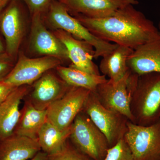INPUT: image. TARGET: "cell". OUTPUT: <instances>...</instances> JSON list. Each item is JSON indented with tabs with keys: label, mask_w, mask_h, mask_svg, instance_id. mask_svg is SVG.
I'll use <instances>...</instances> for the list:
<instances>
[{
	"label": "cell",
	"mask_w": 160,
	"mask_h": 160,
	"mask_svg": "<svg viewBox=\"0 0 160 160\" xmlns=\"http://www.w3.org/2000/svg\"><path fill=\"white\" fill-rule=\"evenodd\" d=\"M72 16L99 38L132 50L160 40V31L153 22L132 5L103 18H91L81 14Z\"/></svg>",
	"instance_id": "obj_1"
},
{
	"label": "cell",
	"mask_w": 160,
	"mask_h": 160,
	"mask_svg": "<svg viewBox=\"0 0 160 160\" xmlns=\"http://www.w3.org/2000/svg\"><path fill=\"white\" fill-rule=\"evenodd\" d=\"M128 86L133 123L148 126L159 121L160 73L138 75L130 72Z\"/></svg>",
	"instance_id": "obj_2"
},
{
	"label": "cell",
	"mask_w": 160,
	"mask_h": 160,
	"mask_svg": "<svg viewBox=\"0 0 160 160\" xmlns=\"http://www.w3.org/2000/svg\"><path fill=\"white\" fill-rule=\"evenodd\" d=\"M43 19L45 24L53 30L62 29L76 38L90 44L95 50V59L103 57L118 46L101 39L92 34L77 19L72 16L66 6L58 0H52Z\"/></svg>",
	"instance_id": "obj_3"
},
{
	"label": "cell",
	"mask_w": 160,
	"mask_h": 160,
	"mask_svg": "<svg viewBox=\"0 0 160 160\" xmlns=\"http://www.w3.org/2000/svg\"><path fill=\"white\" fill-rule=\"evenodd\" d=\"M69 139L78 149L93 160H104L110 148L105 135L82 111L72 124Z\"/></svg>",
	"instance_id": "obj_4"
},
{
	"label": "cell",
	"mask_w": 160,
	"mask_h": 160,
	"mask_svg": "<svg viewBox=\"0 0 160 160\" xmlns=\"http://www.w3.org/2000/svg\"><path fill=\"white\" fill-rule=\"evenodd\" d=\"M28 15L29 10L21 0H11L0 12V33L5 41L6 52L16 61Z\"/></svg>",
	"instance_id": "obj_5"
},
{
	"label": "cell",
	"mask_w": 160,
	"mask_h": 160,
	"mask_svg": "<svg viewBox=\"0 0 160 160\" xmlns=\"http://www.w3.org/2000/svg\"><path fill=\"white\" fill-rule=\"evenodd\" d=\"M82 111L105 135L109 147L114 146L120 140L124 138L128 129L129 120L118 112L104 107L93 92L89 93Z\"/></svg>",
	"instance_id": "obj_6"
},
{
	"label": "cell",
	"mask_w": 160,
	"mask_h": 160,
	"mask_svg": "<svg viewBox=\"0 0 160 160\" xmlns=\"http://www.w3.org/2000/svg\"><path fill=\"white\" fill-rule=\"evenodd\" d=\"M124 139L134 160H160V120L148 126L129 122Z\"/></svg>",
	"instance_id": "obj_7"
},
{
	"label": "cell",
	"mask_w": 160,
	"mask_h": 160,
	"mask_svg": "<svg viewBox=\"0 0 160 160\" xmlns=\"http://www.w3.org/2000/svg\"><path fill=\"white\" fill-rule=\"evenodd\" d=\"M62 62L54 57L29 58L19 52L14 67L3 80L15 87L30 86L46 72L56 68Z\"/></svg>",
	"instance_id": "obj_8"
},
{
	"label": "cell",
	"mask_w": 160,
	"mask_h": 160,
	"mask_svg": "<svg viewBox=\"0 0 160 160\" xmlns=\"http://www.w3.org/2000/svg\"><path fill=\"white\" fill-rule=\"evenodd\" d=\"M90 92L84 88L71 86L66 94L46 109L47 121L60 130L68 129L82 110Z\"/></svg>",
	"instance_id": "obj_9"
},
{
	"label": "cell",
	"mask_w": 160,
	"mask_h": 160,
	"mask_svg": "<svg viewBox=\"0 0 160 160\" xmlns=\"http://www.w3.org/2000/svg\"><path fill=\"white\" fill-rule=\"evenodd\" d=\"M30 18L29 44L31 50L39 55L54 57L62 62H70L66 46L47 29L43 18L33 16Z\"/></svg>",
	"instance_id": "obj_10"
},
{
	"label": "cell",
	"mask_w": 160,
	"mask_h": 160,
	"mask_svg": "<svg viewBox=\"0 0 160 160\" xmlns=\"http://www.w3.org/2000/svg\"><path fill=\"white\" fill-rule=\"evenodd\" d=\"M130 71L122 79L113 82L108 79L100 84L95 92L101 104L106 109L118 112L133 123L130 109V93L128 80Z\"/></svg>",
	"instance_id": "obj_11"
},
{
	"label": "cell",
	"mask_w": 160,
	"mask_h": 160,
	"mask_svg": "<svg viewBox=\"0 0 160 160\" xmlns=\"http://www.w3.org/2000/svg\"><path fill=\"white\" fill-rule=\"evenodd\" d=\"M32 85L28 100L36 109L42 110H46L71 87L51 70L44 73Z\"/></svg>",
	"instance_id": "obj_12"
},
{
	"label": "cell",
	"mask_w": 160,
	"mask_h": 160,
	"mask_svg": "<svg viewBox=\"0 0 160 160\" xmlns=\"http://www.w3.org/2000/svg\"><path fill=\"white\" fill-rule=\"evenodd\" d=\"M72 16L81 14L91 18L110 16L127 5H138V0H58Z\"/></svg>",
	"instance_id": "obj_13"
},
{
	"label": "cell",
	"mask_w": 160,
	"mask_h": 160,
	"mask_svg": "<svg viewBox=\"0 0 160 160\" xmlns=\"http://www.w3.org/2000/svg\"><path fill=\"white\" fill-rule=\"evenodd\" d=\"M52 32L66 46L71 65L91 74H101L98 67L93 62L95 50L90 44L62 29L53 30Z\"/></svg>",
	"instance_id": "obj_14"
},
{
	"label": "cell",
	"mask_w": 160,
	"mask_h": 160,
	"mask_svg": "<svg viewBox=\"0 0 160 160\" xmlns=\"http://www.w3.org/2000/svg\"><path fill=\"white\" fill-rule=\"evenodd\" d=\"M31 88L28 85L17 87L0 105V143L14 133L21 114V100L28 95Z\"/></svg>",
	"instance_id": "obj_15"
},
{
	"label": "cell",
	"mask_w": 160,
	"mask_h": 160,
	"mask_svg": "<svg viewBox=\"0 0 160 160\" xmlns=\"http://www.w3.org/2000/svg\"><path fill=\"white\" fill-rule=\"evenodd\" d=\"M127 66L133 74L160 73V40L146 43L133 50Z\"/></svg>",
	"instance_id": "obj_16"
},
{
	"label": "cell",
	"mask_w": 160,
	"mask_h": 160,
	"mask_svg": "<svg viewBox=\"0 0 160 160\" xmlns=\"http://www.w3.org/2000/svg\"><path fill=\"white\" fill-rule=\"evenodd\" d=\"M40 151L38 140L13 133L0 143V160H29Z\"/></svg>",
	"instance_id": "obj_17"
},
{
	"label": "cell",
	"mask_w": 160,
	"mask_h": 160,
	"mask_svg": "<svg viewBox=\"0 0 160 160\" xmlns=\"http://www.w3.org/2000/svg\"><path fill=\"white\" fill-rule=\"evenodd\" d=\"M133 50L126 46L118 45L111 52L102 57L99 67L100 72L113 82L122 79L129 71L127 59Z\"/></svg>",
	"instance_id": "obj_18"
},
{
	"label": "cell",
	"mask_w": 160,
	"mask_h": 160,
	"mask_svg": "<svg viewBox=\"0 0 160 160\" xmlns=\"http://www.w3.org/2000/svg\"><path fill=\"white\" fill-rule=\"evenodd\" d=\"M14 134L38 140V133L47 121V110H39L27 99L25 102Z\"/></svg>",
	"instance_id": "obj_19"
},
{
	"label": "cell",
	"mask_w": 160,
	"mask_h": 160,
	"mask_svg": "<svg viewBox=\"0 0 160 160\" xmlns=\"http://www.w3.org/2000/svg\"><path fill=\"white\" fill-rule=\"evenodd\" d=\"M55 69L59 76L69 86L84 88L92 92L95 91L100 84L108 80L102 74H91L71 64L69 66L60 65Z\"/></svg>",
	"instance_id": "obj_20"
},
{
	"label": "cell",
	"mask_w": 160,
	"mask_h": 160,
	"mask_svg": "<svg viewBox=\"0 0 160 160\" xmlns=\"http://www.w3.org/2000/svg\"><path fill=\"white\" fill-rule=\"evenodd\" d=\"M71 132V126L66 130H61L46 121L38 133V140L41 150L48 155L58 152L69 138Z\"/></svg>",
	"instance_id": "obj_21"
},
{
	"label": "cell",
	"mask_w": 160,
	"mask_h": 160,
	"mask_svg": "<svg viewBox=\"0 0 160 160\" xmlns=\"http://www.w3.org/2000/svg\"><path fill=\"white\" fill-rule=\"evenodd\" d=\"M48 160H93L78 149L69 138L59 151L48 155Z\"/></svg>",
	"instance_id": "obj_22"
},
{
	"label": "cell",
	"mask_w": 160,
	"mask_h": 160,
	"mask_svg": "<svg viewBox=\"0 0 160 160\" xmlns=\"http://www.w3.org/2000/svg\"><path fill=\"white\" fill-rule=\"evenodd\" d=\"M104 160H134L129 146L124 138L120 140L107 151Z\"/></svg>",
	"instance_id": "obj_23"
},
{
	"label": "cell",
	"mask_w": 160,
	"mask_h": 160,
	"mask_svg": "<svg viewBox=\"0 0 160 160\" xmlns=\"http://www.w3.org/2000/svg\"><path fill=\"white\" fill-rule=\"evenodd\" d=\"M27 6L30 17L40 16L43 18L48 12L52 0H21Z\"/></svg>",
	"instance_id": "obj_24"
},
{
	"label": "cell",
	"mask_w": 160,
	"mask_h": 160,
	"mask_svg": "<svg viewBox=\"0 0 160 160\" xmlns=\"http://www.w3.org/2000/svg\"><path fill=\"white\" fill-rule=\"evenodd\" d=\"M16 61L6 52L0 53V80L4 79L14 67Z\"/></svg>",
	"instance_id": "obj_25"
},
{
	"label": "cell",
	"mask_w": 160,
	"mask_h": 160,
	"mask_svg": "<svg viewBox=\"0 0 160 160\" xmlns=\"http://www.w3.org/2000/svg\"><path fill=\"white\" fill-rule=\"evenodd\" d=\"M17 87L12 86L4 80H0V105L8 98Z\"/></svg>",
	"instance_id": "obj_26"
},
{
	"label": "cell",
	"mask_w": 160,
	"mask_h": 160,
	"mask_svg": "<svg viewBox=\"0 0 160 160\" xmlns=\"http://www.w3.org/2000/svg\"><path fill=\"white\" fill-rule=\"evenodd\" d=\"M29 160H48V155L41 150Z\"/></svg>",
	"instance_id": "obj_27"
},
{
	"label": "cell",
	"mask_w": 160,
	"mask_h": 160,
	"mask_svg": "<svg viewBox=\"0 0 160 160\" xmlns=\"http://www.w3.org/2000/svg\"><path fill=\"white\" fill-rule=\"evenodd\" d=\"M6 52V45L2 36L0 33V53Z\"/></svg>",
	"instance_id": "obj_28"
},
{
	"label": "cell",
	"mask_w": 160,
	"mask_h": 160,
	"mask_svg": "<svg viewBox=\"0 0 160 160\" xmlns=\"http://www.w3.org/2000/svg\"><path fill=\"white\" fill-rule=\"evenodd\" d=\"M11 0H0V12H1L4 8L7 6V5Z\"/></svg>",
	"instance_id": "obj_29"
},
{
	"label": "cell",
	"mask_w": 160,
	"mask_h": 160,
	"mask_svg": "<svg viewBox=\"0 0 160 160\" xmlns=\"http://www.w3.org/2000/svg\"><path fill=\"white\" fill-rule=\"evenodd\" d=\"M158 29H159V31H160V21L159 22L158 25Z\"/></svg>",
	"instance_id": "obj_30"
}]
</instances>
